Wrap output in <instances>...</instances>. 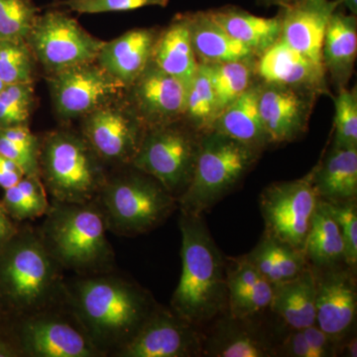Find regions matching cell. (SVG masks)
<instances>
[{
    "instance_id": "obj_1",
    "label": "cell",
    "mask_w": 357,
    "mask_h": 357,
    "mask_svg": "<svg viewBox=\"0 0 357 357\" xmlns=\"http://www.w3.org/2000/svg\"><path fill=\"white\" fill-rule=\"evenodd\" d=\"M93 275L65 287L72 312L102 354H116L154 311L146 292L114 275Z\"/></svg>"
},
{
    "instance_id": "obj_2",
    "label": "cell",
    "mask_w": 357,
    "mask_h": 357,
    "mask_svg": "<svg viewBox=\"0 0 357 357\" xmlns=\"http://www.w3.org/2000/svg\"><path fill=\"white\" fill-rule=\"evenodd\" d=\"M182 272L171 300L172 311L201 328L227 307V264L202 215L182 213Z\"/></svg>"
},
{
    "instance_id": "obj_3",
    "label": "cell",
    "mask_w": 357,
    "mask_h": 357,
    "mask_svg": "<svg viewBox=\"0 0 357 357\" xmlns=\"http://www.w3.org/2000/svg\"><path fill=\"white\" fill-rule=\"evenodd\" d=\"M41 236L62 268L79 272L105 271L114 251L107 225L96 199L89 203L54 201L47 211Z\"/></svg>"
},
{
    "instance_id": "obj_4",
    "label": "cell",
    "mask_w": 357,
    "mask_h": 357,
    "mask_svg": "<svg viewBox=\"0 0 357 357\" xmlns=\"http://www.w3.org/2000/svg\"><path fill=\"white\" fill-rule=\"evenodd\" d=\"M40 177L54 201H95L107 181L105 164L82 133L61 128L41 139Z\"/></svg>"
},
{
    "instance_id": "obj_5",
    "label": "cell",
    "mask_w": 357,
    "mask_h": 357,
    "mask_svg": "<svg viewBox=\"0 0 357 357\" xmlns=\"http://www.w3.org/2000/svg\"><path fill=\"white\" fill-rule=\"evenodd\" d=\"M1 249L0 293L16 310L31 312L48 309L65 293L60 265L40 234H16Z\"/></svg>"
},
{
    "instance_id": "obj_6",
    "label": "cell",
    "mask_w": 357,
    "mask_h": 357,
    "mask_svg": "<svg viewBox=\"0 0 357 357\" xmlns=\"http://www.w3.org/2000/svg\"><path fill=\"white\" fill-rule=\"evenodd\" d=\"M259 154L218 131L204 133L191 183L178 199L182 213L202 215L210 210L243 180Z\"/></svg>"
},
{
    "instance_id": "obj_7",
    "label": "cell",
    "mask_w": 357,
    "mask_h": 357,
    "mask_svg": "<svg viewBox=\"0 0 357 357\" xmlns=\"http://www.w3.org/2000/svg\"><path fill=\"white\" fill-rule=\"evenodd\" d=\"M136 171L107 177L96 199L107 229L119 236H138L153 229L178 204L158 181Z\"/></svg>"
},
{
    "instance_id": "obj_8",
    "label": "cell",
    "mask_w": 357,
    "mask_h": 357,
    "mask_svg": "<svg viewBox=\"0 0 357 357\" xmlns=\"http://www.w3.org/2000/svg\"><path fill=\"white\" fill-rule=\"evenodd\" d=\"M202 135L181 121L148 128L131 166L158 181L178 201L194 175Z\"/></svg>"
},
{
    "instance_id": "obj_9",
    "label": "cell",
    "mask_w": 357,
    "mask_h": 357,
    "mask_svg": "<svg viewBox=\"0 0 357 357\" xmlns=\"http://www.w3.org/2000/svg\"><path fill=\"white\" fill-rule=\"evenodd\" d=\"M26 42L50 76L73 66L95 62L105 41L86 31L69 11L50 6L37 16Z\"/></svg>"
},
{
    "instance_id": "obj_10",
    "label": "cell",
    "mask_w": 357,
    "mask_h": 357,
    "mask_svg": "<svg viewBox=\"0 0 357 357\" xmlns=\"http://www.w3.org/2000/svg\"><path fill=\"white\" fill-rule=\"evenodd\" d=\"M319 199L312 173L298 180L268 185L259 199L265 234L304 250Z\"/></svg>"
},
{
    "instance_id": "obj_11",
    "label": "cell",
    "mask_w": 357,
    "mask_h": 357,
    "mask_svg": "<svg viewBox=\"0 0 357 357\" xmlns=\"http://www.w3.org/2000/svg\"><path fill=\"white\" fill-rule=\"evenodd\" d=\"M145 130L123 96L82 117V135L105 164L131 165Z\"/></svg>"
},
{
    "instance_id": "obj_12",
    "label": "cell",
    "mask_w": 357,
    "mask_h": 357,
    "mask_svg": "<svg viewBox=\"0 0 357 357\" xmlns=\"http://www.w3.org/2000/svg\"><path fill=\"white\" fill-rule=\"evenodd\" d=\"M52 100L61 119H82L123 96V84L98 63L73 66L47 77Z\"/></svg>"
},
{
    "instance_id": "obj_13",
    "label": "cell",
    "mask_w": 357,
    "mask_h": 357,
    "mask_svg": "<svg viewBox=\"0 0 357 357\" xmlns=\"http://www.w3.org/2000/svg\"><path fill=\"white\" fill-rule=\"evenodd\" d=\"M20 349L32 357L102 356L74 314L68 318L47 309L26 317L20 328Z\"/></svg>"
},
{
    "instance_id": "obj_14",
    "label": "cell",
    "mask_w": 357,
    "mask_h": 357,
    "mask_svg": "<svg viewBox=\"0 0 357 357\" xmlns=\"http://www.w3.org/2000/svg\"><path fill=\"white\" fill-rule=\"evenodd\" d=\"M188 89L189 86L151 61L126 89L123 96L148 129L183 121Z\"/></svg>"
},
{
    "instance_id": "obj_15",
    "label": "cell",
    "mask_w": 357,
    "mask_h": 357,
    "mask_svg": "<svg viewBox=\"0 0 357 357\" xmlns=\"http://www.w3.org/2000/svg\"><path fill=\"white\" fill-rule=\"evenodd\" d=\"M199 328L173 311L155 309L130 340L114 356L189 357L203 354Z\"/></svg>"
},
{
    "instance_id": "obj_16",
    "label": "cell",
    "mask_w": 357,
    "mask_h": 357,
    "mask_svg": "<svg viewBox=\"0 0 357 357\" xmlns=\"http://www.w3.org/2000/svg\"><path fill=\"white\" fill-rule=\"evenodd\" d=\"M316 96L290 86L258 84V109L269 144L291 142L306 131Z\"/></svg>"
},
{
    "instance_id": "obj_17",
    "label": "cell",
    "mask_w": 357,
    "mask_h": 357,
    "mask_svg": "<svg viewBox=\"0 0 357 357\" xmlns=\"http://www.w3.org/2000/svg\"><path fill=\"white\" fill-rule=\"evenodd\" d=\"M316 325L337 347L356 321L357 293L354 271L340 265L316 269Z\"/></svg>"
},
{
    "instance_id": "obj_18",
    "label": "cell",
    "mask_w": 357,
    "mask_h": 357,
    "mask_svg": "<svg viewBox=\"0 0 357 357\" xmlns=\"http://www.w3.org/2000/svg\"><path fill=\"white\" fill-rule=\"evenodd\" d=\"M340 4V0H297L281 7L280 39L324 66L321 54L326 28Z\"/></svg>"
},
{
    "instance_id": "obj_19",
    "label": "cell",
    "mask_w": 357,
    "mask_h": 357,
    "mask_svg": "<svg viewBox=\"0 0 357 357\" xmlns=\"http://www.w3.org/2000/svg\"><path fill=\"white\" fill-rule=\"evenodd\" d=\"M257 59L256 74L263 83L290 86L317 96L326 93L324 66L317 64L281 39Z\"/></svg>"
},
{
    "instance_id": "obj_20",
    "label": "cell",
    "mask_w": 357,
    "mask_h": 357,
    "mask_svg": "<svg viewBox=\"0 0 357 357\" xmlns=\"http://www.w3.org/2000/svg\"><path fill=\"white\" fill-rule=\"evenodd\" d=\"M160 33L155 28H135L103 42L96 62L128 88L151 62Z\"/></svg>"
},
{
    "instance_id": "obj_21",
    "label": "cell",
    "mask_w": 357,
    "mask_h": 357,
    "mask_svg": "<svg viewBox=\"0 0 357 357\" xmlns=\"http://www.w3.org/2000/svg\"><path fill=\"white\" fill-rule=\"evenodd\" d=\"M311 173L312 185L321 201L330 204L356 201L357 147L333 146Z\"/></svg>"
},
{
    "instance_id": "obj_22",
    "label": "cell",
    "mask_w": 357,
    "mask_h": 357,
    "mask_svg": "<svg viewBox=\"0 0 357 357\" xmlns=\"http://www.w3.org/2000/svg\"><path fill=\"white\" fill-rule=\"evenodd\" d=\"M192 48L199 64L255 60V54L225 31L206 13L187 14Z\"/></svg>"
},
{
    "instance_id": "obj_23",
    "label": "cell",
    "mask_w": 357,
    "mask_h": 357,
    "mask_svg": "<svg viewBox=\"0 0 357 357\" xmlns=\"http://www.w3.org/2000/svg\"><path fill=\"white\" fill-rule=\"evenodd\" d=\"M317 279L307 266L295 278L273 285L270 309L293 330L316 325Z\"/></svg>"
},
{
    "instance_id": "obj_24",
    "label": "cell",
    "mask_w": 357,
    "mask_h": 357,
    "mask_svg": "<svg viewBox=\"0 0 357 357\" xmlns=\"http://www.w3.org/2000/svg\"><path fill=\"white\" fill-rule=\"evenodd\" d=\"M357 54L356 15L335 11L326 28L323 44V65L338 89L349 84Z\"/></svg>"
},
{
    "instance_id": "obj_25",
    "label": "cell",
    "mask_w": 357,
    "mask_h": 357,
    "mask_svg": "<svg viewBox=\"0 0 357 357\" xmlns=\"http://www.w3.org/2000/svg\"><path fill=\"white\" fill-rule=\"evenodd\" d=\"M151 61L167 74L190 86L199 64L192 48L187 14L177 16L160 33Z\"/></svg>"
},
{
    "instance_id": "obj_26",
    "label": "cell",
    "mask_w": 357,
    "mask_h": 357,
    "mask_svg": "<svg viewBox=\"0 0 357 357\" xmlns=\"http://www.w3.org/2000/svg\"><path fill=\"white\" fill-rule=\"evenodd\" d=\"M208 13L232 38L245 45L257 58L281 38L280 15L261 17L236 7H223Z\"/></svg>"
},
{
    "instance_id": "obj_27",
    "label": "cell",
    "mask_w": 357,
    "mask_h": 357,
    "mask_svg": "<svg viewBox=\"0 0 357 357\" xmlns=\"http://www.w3.org/2000/svg\"><path fill=\"white\" fill-rule=\"evenodd\" d=\"M213 130L260 152L269 145L258 109V84H253L238 100L223 110L215 121Z\"/></svg>"
},
{
    "instance_id": "obj_28",
    "label": "cell",
    "mask_w": 357,
    "mask_h": 357,
    "mask_svg": "<svg viewBox=\"0 0 357 357\" xmlns=\"http://www.w3.org/2000/svg\"><path fill=\"white\" fill-rule=\"evenodd\" d=\"M304 252L312 268L338 266L344 263V245L337 220L325 201L319 199L312 215Z\"/></svg>"
},
{
    "instance_id": "obj_29",
    "label": "cell",
    "mask_w": 357,
    "mask_h": 357,
    "mask_svg": "<svg viewBox=\"0 0 357 357\" xmlns=\"http://www.w3.org/2000/svg\"><path fill=\"white\" fill-rule=\"evenodd\" d=\"M244 257L272 285L295 278L309 266L304 250L294 248L266 234Z\"/></svg>"
},
{
    "instance_id": "obj_30",
    "label": "cell",
    "mask_w": 357,
    "mask_h": 357,
    "mask_svg": "<svg viewBox=\"0 0 357 357\" xmlns=\"http://www.w3.org/2000/svg\"><path fill=\"white\" fill-rule=\"evenodd\" d=\"M206 344L203 354L217 357H269L277 356L276 349L259 335L237 325L231 318L229 323L222 321Z\"/></svg>"
},
{
    "instance_id": "obj_31",
    "label": "cell",
    "mask_w": 357,
    "mask_h": 357,
    "mask_svg": "<svg viewBox=\"0 0 357 357\" xmlns=\"http://www.w3.org/2000/svg\"><path fill=\"white\" fill-rule=\"evenodd\" d=\"M218 117L217 98L208 66L199 64L188 89L184 119L199 133L210 132Z\"/></svg>"
},
{
    "instance_id": "obj_32",
    "label": "cell",
    "mask_w": 357,
    "mask_h": 357,
    "mask_svg": "<svg viewBox=\"0 0 357 357\" xmlns=\"http://www.w3.org/2000/svg\"><path fill=\"white\" fill-rule=\"evenodd\" d=\"M255 60L206 65L217 98L218 116L253 86Z\"/></svg>"
},
{
    "instance_id": "obj_33",
    "label": "cell",
    "mask_w": 357,
    "mask_h": 357,
    "mask_svg": "<svg viewBox=\"0 0 357 357\" xmlns=\"http://www.w3.org/2000/svg\"><path fill=\"white\" fill-rule=\"evenodd\" d=\"M2 206L9 217L27 220L44 217L50 203L41 178L24 176L17 184L4 190Z\"/></svg>"
},
{
    "instance_id": "obj_34",
    "label": "cell",
    "mask_w": 357,
    "mask_h": 357,
    "mask_svg": "<svg viewBox=\"0 0 357 357\" xmlns=\"http://www.w3.org/2000/svg\"><path fill=\"white\" fill-rule=\"evenodd\" d=\"M39 139L28 126L0 128V154L16 164L25 176L40 177Z\"/></svg>"
},
{
    "instance_id": "obj_35",
    "label": "cell",
    "mask_w": 357,
    "mask_h": 357,
    "mask_svg": "<svg viewBox=\"0 0 357 357\" xmlns=\"http://www.w3.org/2000/svg\"><path fill=\"white\" fill-rule=\"evenodd\" d=\"M37 64L25 40L0 41V79L4 84H34Z\"/></svg>"
},
{
    "instance_id": "obj_36",
    "label": "cell",
    "mask_w": 357,
    "mask_h": 357,
    "mask_svg": "<svg viewBox=\"0 0 357 357\" xmlns=\"http://www.w3.org/2000/svg\"><path fill=\"white\" fill-rule=\"evenodd\" d=\"M35 105L34 84H6L0 91V128L28 126Z\"/></svg>"
},
{
    "instance_id": "obj_37",
    "label": "cell",
    "mask_w": 357,
    "mask_h": 357,
    "mask_svg": "<svg viewBox=\"0 0 357 357\" xmlns=\"http://www.w3.org/2000/svg\"><path fill=\"white\" fill-rule=\"evenodd\" d=\"M40 13L33 0H0V41H26Z\"/></svg>"
},
{
    "instance_id": "obj_38",
    "label": "cell",
    "mask_w": 357,
    "mask_h": 357,
    "mask_svg": "<svg viewBox=\"0 0 357 357\" xmlns=\"http://www.w3.org/2000/svg\"><path fill=\"white\" fill-rule=\"evenodd\" d=\"M273 285L263 278L252 286L227 291L229 316L236 319H248L269 307Z\"/></svg>"
},
{
    "instance_id": "obj_39",
    "label": "cell",
    "mask_w": 357,
    "mask_h": 357,
    "mask_svg": "<svg viewBox=\"0 0 357 357\" xmlns=\"http://www.w3.org/2000/svg\"><path fill=\"white\" fill-rule=\"evenodd\" d=\"M333 146L357 147V95L356 89H338L335 98Z\"/></svg>"
},
{
    "instance_id": "obj_40",
    "label": "cell",
    "mask_w": 357,
    "mask_h": 357,
    "mask_svg": "<svg viewBox=\"0 0 357 357\" xmlns=\"http://www.w3.org/2000/svg\"><path fill=\"white\" fill-rule=\"evenodd\" d=\"M170 0H55L51 7H58L79 14L126 13L144 7H166Z\"/></svg>"
},
{
    "instance_id": "obj_41",
    "label": "cell",
    "mask_w": 357,
    "mask_h": 357,
    "mask_svg": "<svg viewBox=\"0 0 357 357\" xmlns=\"http://www.w3.org/2000/svg\"><path fill=\"white\" fill-rule=\"evenodd\" d=\"M328 204L331 213L337 220L344 245V264L349 269L357 266V208L356 201L342 204Z\"/></svg>"
},
{
    "instance_id": "obj_42",
    "label": "cell",
    "mask_w": 357,
    "mask_h": 357,
    "mask_svg": "<svg viewBox=\"0 0 357 357\" xmlns=\"http://www.w3.org/2000/svg\"><path fill=\"white\" fill-rule=\"evenodd\" d=\"M307 345L314 357H332L337 356V345L317 325L302 330Z\"/></svg>"
},
{
    "instance_id": "obj_43",
    "label": "cell",
    "mask_w": 357,
    "mask_h": 357,
    "mask_svg": "<svg viewBox=\"0 0 357 357\" xmlns=\"http://www.w3.org/2000/svg\"><path fill=\"white\" fill-rule=\"evenodd\" d=\"M280 352L283 356L314 357L302 330H294L282 344Z\"/></svg>"
},
{
    "instance_id": "obj_44",
    "label": "cell",
    "mask_w": 357,
    "mask_h": 357,
    "mask_svg": "<svg viewBox=\"0 0 357 357\" xmlns=\"http://www.w3.org/2000/svg\"><path fill=\"white\" fill-rule=\"evenodd\" d=\"M22 170L13 161L0 154V187L9 189L24 177Z\"/></svg>"
},
{
    "instance_id": "obj_45",
    "label": "cell",
    "mask_w": 357,
    "mask_h": 357,
    "mask_svg": "<svg viewBox=\"0 0 357 357\" xmlns=\"http://www.w3.org/2000/svg\"><path fill=\"white\" fill-rule=\"evenodd\" d=\"M16 234L17 230L14 227L10 217L2 204H0V249L3 248Z\"/></svg>"
},
{
    "instance_id": "obj_46",
    "label": "cell",
    "mask_w": 357,
    "mask_h": 357,
    "mask_svg": "<svg viewBox=\"0 0 357 357\" xmlns=\"http://www.w3.org/2000/svg\"><path fill=\"white\" fill-rule=\"evenodd\" d=\"M21 352L14 349L13 345L0 340V357H13L20 356Z\"/></svg>"
},
{
    "instance_id": "obj_47",
    "label": "cell",
    "mask_w": 357,
    "mask_h": 357,
    "mask_svg": "<svg viewBox=\"0 0 357 357\" xmlns=\"http://www.w3.org/2000/svg\"><path fill=\"white\" fill-rule=\"evenodd\" d=\"M342 347H344L345 356L356 357V338H351V340H349V342H347V344H345Z\"/></svg>"
},
{
    "instance_id": "obj_48",
    "label": "cell",
    "mask_w": 357,
    "mask_h": 357,
    "mask_svg": "<svg viewBox=\"0 0 357 357\" xmlns=\"http://www.w3.org/2000/svg\"><path fill=\"white\" fill-rule=\"evenodd\" d=\"M266 6H278L280 7L287 6L297 0H260Z\"/></svg>"
},
{
    "instance_id": "obj_49",
    "label": "cell",
    "mask_w": 357,
    "mask_h": 357,
    "mask_svg": "<svg viewBox=\"0 0 357 357\" xmlns=\"http://www.w3.org/2000/svg\"><path fill=\"white\" fill-rule=\"evenodd\" d=\"M340 3L344 4L349 9L351 14L356 15L357 13V0H340Z\"/></svg>"
},
{
    "instance_id": "obj_50",
    "label": "cell",
    "mask_w": 357,
    "mask_h": 357,
    "mask_svg": "<svg viewBox=\"0 0 357 357\" xmlns=\"http://www.w3.org/2000/svg\"><path fill=\"white\" fill-rule=\"evenodd\" d=\"M6 84L3 83V82L1 81V79H0V91L3 89L4 86H6Z\"/></svg>"
}]
</instances>
